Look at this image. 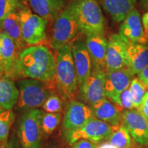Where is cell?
Listing matches in <instances>:
<instances>
[{
  "instance_id": "1",
  "label": "cell",
  "mask_w": 148,
  "mask_h": 148,
  "mask_svg": "<svg viewBox=\"0 0 148 148\" xmlns=\"http://www.w3.org/2000/svg\"><path fill=\"white\" fill-rule=\"evenodd\" d=\"M56 60L50 50L42 45L29 46L18 55L16 78H31L54 82Z\"/></svg>"
},
{
  "instance_id": "2",
  "label": "cell",
  "mask_w": 148,
  "mask_h": 148,
  "mask_svg": "<svg viewBox=\"0 0 148 148\" xmlns=\"http://www.w3.org/2000/svg\"><path fill=\"white\" fill-rule=\"evenodd\" d=\"M56 60L55 83L58 95L62 100H73L77 95L79 84L73 60L71 43L57 51Z\"/></svg>"
},
{
  "instance_id": "3",
  "label": "cell",
  "mask_w": 148,
  "mask_h": 148,
  "mask_svg": "<svg viewBox=\"0 0 148 148\" xmlns=\"http://www.w3.org/2000/svg\"><path fill=\"white\" fill-rule=\"evenodd\" d=\"M67 5L76 18L79 31L86 36L103 34L105 18L97 0H71Z\"/></svg>"
},
{
  "instance_id": "4",
  "label": "cell",
  "mask_w": 148,
  "mask_h": 148,
  "mask_svg": "<svg viewBox=\"0 0 148 148\" xmlns=\"http://www.w3.org/2000/svg\"><path fill=\"white\" fill-rule=\"evenodd\" d=\"M18 108L25 112L42 106L46 99L55 92L56 87L54 82L24 78L18 82Z\"/></svg>"
},
{
  "instance_id": "5",
  "label": "cell",
  "mask_w": 148,
  "mask_h": 148,
  "mask_svg": "<svg viewBox=\"0 0 148 148\" xmlns=\"http://www.w3.org/2000/svg\"><path fill=\"white\" fill-rule=\"evenodd\" d=\"M40 109L25 111L19 118L17 136L22 148H40L42 138V116Z\"/></svg>"
},
{
  "instance_id": "6",
  "label": "cell",
  "mask_w": 148,
  "mask_h": 148,
  "mask_svg": "<svg viewBox=\"0 0 148 148\" xmlns=\"http://www.w3.org/2000/svg\"><path fill=\"white\" fill-rule=\"evenodd\" d=\"M79 31L76 18L68 5L55 20L50 46L55 51H58L71 43Z\"/></svg>"
},
{
  "instance_id": "7",
  "label": "cell",
  "mask_w": 148,
  "mask_h": 148,
  "mask_svg": "<svg viewBox=\"0 0 148 148\" xmlns=\"http://www.w3.org/2000/svg\"><path fill=\"white\" fill-rule=\"evenodd\" d=\"M21 19L22 35L27 46L39 45L46 38L47 21L32 13L27 5L18 10Z\"/></svg>"
},
{
  "instance_id": "8",
  "label": "cell",
  "mask_w": 148,
  "mask_h": 148,
  "mask_svg": "<svg viewBox=\"0 0 148 148\" xmlns=\"http://www.w3.org/2000/svg\"><path fill=\"white\" fill-rule=\"evenodd\" d=\"M116 127L93 117L81 128L63 135L66 141L71 145L82 139L96 143L108 139Z\"/></svg>"
},
{
  "instance_id": "9",
  "label": "cell",
  "mask_w": 148,
  "mask_h": 148,
  "mask_svg": "<svg viewBox=\"0 0 148 148\" xmlns=\"http://www.w3.org/2000/svg\"><path fill=\"white\" fill-rule=\"evenodd\" d=\"M106 71L93 69L86 80L79 86L77 99L92 107L106 98L105 94Z\"/></svg>"
},
{
  "instance_id": "10",
  "label": "cell",
  "mask_w": 148,
  "mask_h": 148,
  "mask_svg": "<svg viewBox=\"0 0 148 148\" xmlns=\"http://www.w3.org/2000/svg\"><path fill=\"white\" fill-rule=\"evenodd\" d=\"M93 117L90 106L75 99L68 101L62 122L63 134L79 130Z\"/></svg>"
},
{
  "instance_id": "11",
  "label": "cell",
  "mask_w": 148,
  "mask_h": 148,
  "mask_svg": "<svg viewBox=\"0 0 148 148\" xmlns=\"http://www.w3.org/2000/svg\"><path fill=\"white\" fill-rule=\"evenodd\" d=\"M121 125L127 130L136 143L148 145V120L138 110H123Z\"/></svg>"
},
{
  "instance_id": "12",
  "label": "cell",
  "mask_w": 148,
  "mask_h": 148,
  "mask_svg": "<svg viewBox=\"0 0 148 148\" xmlns=\"http://www.w3.org/2000/svg\"><path fill=\"white\" fill-rule=\"evenodd\" d=\"M133 75L127 68L106 71L105 94L116 106L119 105L121 93L129 88Z\"/></svg>"
},
{
  "instance_id": "13",
  "label": "cell",
  "mask_w": 148,
  "mask_h": 148,
  "mask_svg": "<svg viewBox=\"0 0 148 148\" xmlns=\"http://www.w3.org/2000/svg\"><path fill=\"white\" fill-rule=\"evenodd\" d=\"M119 34L127 45H145L148 39L145 36L141 18L137 10L134 8L131 10L122 21Z\"/></svg>"
},
{
  "instance_id": "14",
  "label": "cell",
  "mask_w": 148,
  "mask_h": 148,
  "mask_svg": "<svg viewBox=\"0 0 148 148\" xmlns=\"http://www.w3.org/2000/svg\"><path fill=\"white\" fill-rule=\"evenodd\" d=\"M127 44L119 34L111 35L108 40L106 71L126 68Z\"/></svg>"
},
{
  "instance_id": "15",
  "label": "cell",
  "mask_w": 148,
  "mask_h": 148,
  "mask_svg": "<svg viewBox=\"0 0 148 148\" xmlns=\"http://www.w3.org/2000/svg\"><path fill=\"white\" fill-rule=\"evenodd\" d=\"M71 46L73 63L79 86L91 73L92 62L86 44L79 40H76L71 42Z\"/></svg>"
},
{
  "instance_id": "16",
  "label": "cell",
  "mask_w": 148,
  "mask_h": 148,
  "mask_svg": "<svg viewBox=\"0 0 148 148\" xmlns=\"http://www.w3.org/2000/svg\"><path fill=\"white\" fill-rule=\"evenodd\" d=\"M1 55L3 66V76L16 79V65L19 51L14 42L5 32H1Z\"/></svg>"
},
{
  "instance_id": "17",
  "label": "cell",
  "mask_w": 148,
  "mask_h": 148,
  "mask_svg": "<svg viewBox=\"0 0 148 148\" xmlns=\"http://www.w3.org/2000/svg\"><path fill=\"white\" fill-rule=\"evenodd\" d=\"M86 46L92 60L93 69H106V56L108 41L103 35L86 36Z\"/></svg>"
},
{
  "instance_id": "18",
  "label": "cell",
  "mask_w": 148,
  "mask_h": 148,
  "mask_svg": "<svg viewBox=\"0 0 148 148\" xmlns=\"http://www.w3.org/2000/svg\"><path fill=\"white\" fill-rule=\"evenodd\" d=\"M35 14L46 21L56 20L66 8L65 0H28Z\"/></svg>"
},
{
  "instance_id": "19",
  "label": "cell",
  "mask_w": 148,
  "mask_h": 148,
  "mask_svg": "<svg viewBox=\"0 0 148 148\" xmlns=\"http://www.w3.org/2000/svg\"><path fill=\"white\" fill-rule=\"evenodd\" d=\"M147 65L148 45L128 44L127 48L126 68L132 75H138Z\"/></svg>"
},
{
  "instance_id": "20",
  "label": "cell",
  "mask_w": 148,
  "mask_h": 148,
  "mask_svg": "<svg viewBox=\"0 0 148 148\" xmlns=\"http://www.w3.org/2000/svg\"><path fill=\"white\" fill-rule=\"evenodd\" d=\"M90 108L94 116L97 119L106 122L114 127H119L121 125V109L106 99V97Z\"/></svg>"
},
{
  "instance_id": "21",
  "label": "cell",
  "mask_w": 148,
  "mask_h": 148,
  "mask_svg": "<svg viewBox=\"0 0 148 148\" xmlns=\"http://www.w3.org/2000/svg\"><path fill=\"white\" fill-rule=\"evenodd\" d=\"M114 21L120 23L134 8L136 0H97Z\"/></svg>"
},
{
  "instance_id": "22",
  "label": "cell",
  "mask_w": 148,
  "mask_h": 148,
  "mask_svg": "<svg viewBox=\"0 0 148 148\" xmlns=\"http://www.w3.org/2000/svg\"><path fill=\"white\" fill-rule=\"evenodd\" d=\"M1 29H2V32H5L14 42L19 52L27 47L22 35L21 19L18 11L10 14L3 20L1 23Z\"/></svg>"
},
{
  "instance_id": "23",
  "label": "cell",
  "mask_w": 148,
  "mask_h": 148,
  "mask_svg": "<svg viewBox=\"0 0 148 148\" xmlns=\"http://www.w3.org/2000/svg\"><path fill=\"white\" fill-rule=\"evenodd\" d=\"M19 91L13 79L0 77V108L12 110L17 103Z\"/></svg>"
},
{
  "instance_id": "24",
  "label": "cell",
  "mask_w": 148,
  "mask_h": 148,
  "mask_svg": "<svg viewBox=\"0 0 148 148\" xmlns=\"http://www.w3.org/2000/svg\"><path fill=\"white\" fill-rule=\"evenodd\" d=\"M108 143L116 148H130V134L127 130L121 125L111 134L108 138Z\"/></svg>"
},
{
  "instance_id": "25",
  "label": "cell",
  "mask_w": 148,
  "mask_h": 148,
  "mask_svg": "<svg viewBox=\"0 0 148 148\" xmlns=\"http://www.w3.org/2000/svg\"><path fill=\"white\" fill-rule=\"evenodd\" d=\"M15 119L12 110L0 108V141L8 140L11 127Z\"/></svg>"
},
{
  "instance_id": "26",
  "label": "cell",
  "mask_w": 148,
  "mask_h": 148,
  "mask_svg": "<svg viewBox=\"0 0 148 148\" xmlns=\"http://www.w3.org/2000/svg\"><path fill=\"white\" fill-rule=\"evenodd\" d=\"M129 91L134 108L138 109L146 93L145 85L138 78H134L129 86Z\"/></svg>"
},
{
  "instance_id": "27",
  "label": "cell",
  "mask_w": 148,
  "mask_h": 148,
  "mask_svg": "<svg viewBox=\"0 0 148 148\" xmlns=\"http://www.w3.org/2000/svg\"><path fill=\"white\" fill-rule=\"evenodd\" d=\"M62 114L58 113H49L44 112L42 116L41 123L42 132L46 135L51 134L60 124Z\"/></svg>"
},
{
  "instance_id": "28",
  "label": "cell",
  "mask_w": 148,
  "mask_h": 148,
  "mask_svg": "<svg viewBox=\"0 0 148 148\" xmlns=\"http://www.w3.org/2000/svg\"><path fill=\"white\" fill-rule=\"evenodd\" d=\"M23 4L18 0H0V29L3 20L14 12L21 10Z\"/></svg>"
},
{
  "instance_id": "29",
  "label": "cell",
  "mask_w": 148,
  "mask_h": 148,
  "mask_svg": "<svg viewBox=\"0 0 148 148\" xmlns=\"http://www.w3.org/2000/svg\"><path fill=\"white\" fill-rule=\"evenodd\" d=\"M42 108L46 111V112H60L62 109V99L56 92H53L46 99L45 103L42 105Z\"/></svg>"
},
{
  "instance_id": "30",
  "label": "cell",
  "mask_w": 148,
  "mask_h": 148,
  "mask_svg": "<svg viewBox=\"0 0 148 148\" xmlns=\"http://www.w3.org/2000/svg\"><path fill=\"white\" fill-rule=\"evenodd\" d=\"M118 106L120 109H124V110H132V109L134 108L132 99H131L130 95L129 88L125 90L120 95Z\"/></svg>"
},
{
  "instance_id": "31",
  "label": "cell",
  "mask_w": 148,
  "mask_h": 148,
  "mask_svg": "<svg viewBox=\"0 0 148 148\" xmlns=\"http://www.w3.org/2000/svg\"><path fill=\"white\" fill-rule=\"evenodd\" d=\"M97 145L95 143L89 141L88 140L82 139L77 140L72 145L71 148H96Z\"/></svg>"
},
{
  "instance_id": "32",
  "label": "cell",
  "mask_w": 148,
  "mask_h": 148,
  "mask_svg": "<svg viewBox=\"0 0 148 148\" xmlns=\"http://www.w3.org/2000/svg\"><path fill=\"white\" fill-rule=\"evenodd\" d=\"M137 110L140 113L143 114L146 117V119L148 120V91L146 92L142 103Z\"/></svg>"
},
{
  "instance_id": "33",
  "label": "cell",
  "mask_w": 148,
  "mask_h": 148,
  "mask_svg": "<svg viewBox=\"0 0 148 148\" xmlns=\"http://www.w3.org/2000/svg\"><path fill=\"white\" fill-rule=\"evenodd\" d=\"M138 79L148 87V65L138 74Z\"/></svg>"
},
{
  "instance_id": "34",
  "label": "cell",
  "mask_w": 148,
  "mask_h": 148,
  "mask_svg": "<svg viewBox=\"0 0 148 148\" xmlns=\"http://www.w3.org/2000/svg\"><path fill=\"white\" fill-rule=\"evenodd\" d=\"M142 23H143L145 36L148 39V11L146 12L143 15V17H142Z\"/></svg>"
},
{
  "instance_id": "35",
  "label": "cell",
  "mask_w": 148,
  "mask_h": 148,
  "mask_svg": "<svg viewBox=\"0 0 148 148\" xmlns=\"http://www.w3.org/2000/svg\"><path fill=\"white\" fill-rule=\"evenodd\" d=\"M0 148H17L12 141H0Z\"/></svg>"
},
{
  "instance_id": "36",
  "label": "cell",
  "mask_w": 148,
  "mask_h": 148,
  "mask_svg": "<svg viewBox=\"0 0 148 148\" xmlns=\"http://www.w3.org/2000/svg\"><path fill=\"white\" fill-rule=\"evenodd\" d=\"M1 34L0 32V77L3 76V66L2 58L1 55Z\"/></svg>"
},
{
  "instance_id": "37",
  "label": "cell",
  "mask_w": 148,
  "mask_h": 148,
  "mask_svg": "<svg viewBox=\"0 0 148 148\" xmlns=\"http://www.w3.org/2000/svg\"><path fill=\"white\" fill-rule=\"evenodd\" d=\"M96 148H116V147H115L113 145H110V143H105L101 144V145H99V147H97Z\"/></svg>"
},
{
  "instance_id": "38",
  "label": "cell",
  "mask_w": 148,
  "mask_h": 148,
  "mask_svg": "<svg viewBox=\"0 0 148 148\" xmlns=\"http://www.w3.org/2000/svg\"><path fill=\"white\" fill-rule=\"evenodd\" d=\"M140 2L144 8L148 10V0H140Z\"/></svg>"
},
{
  "instance_id": "39",
  "label": "cell",
  "mask_w": 148,
  "mask_h": 148,
  "mask_svg": "<svg viewBox=\"0 0 148 148\" xmlns=\"http://www.w3.org/2000/svg\"><path fill=\"white\" fill-rule=\"evenodd\" d=\"M18 1H19L20 2L22 3V4H23V5H25V4H26L27 3H28V0H18Z\"/></svg>"
},
{
  "instance_id": "40",
  "label": "cell",
  "mask_w": 148,
  "mask_h": 148,
  "mask_svg": "<svg viewBox=\"0 0 148 148\" xmlns=\"http://www.w3.org/2000/svg\"><path fill=\"white\" fill-rule=\"evenodd\" d=\"M53 148H56V147H53Z\"/></svg>"
}]
</instances>
